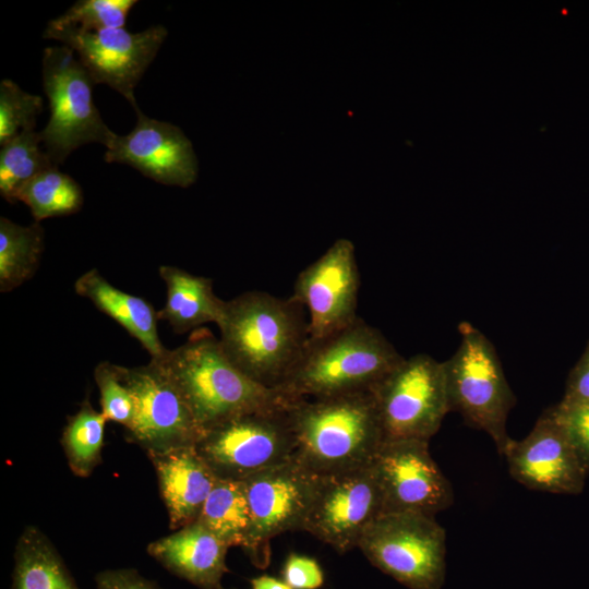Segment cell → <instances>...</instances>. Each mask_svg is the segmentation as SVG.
Masks as SVG:
<instances>
[{
    "mask_svg": "<svg viewBox=\"0 0 589 589\" xmlns=\"http://www.w3.org/2000/svg\"><path fill=\"white\" fill-rule=\"evenodd\" d=\"M217 326L231 362L271 389L283 385L310 340L306 311L299 302L259 290L226 301Z\"/></svg>",
    "mask_w": 589,
    "mask_h": 589,
    "instance_id": "obj_1",
    "label": "cell"
},
{
    "mask_svg": "<svg viewBox=\"0 0 589 589\" xmlns=\"http://www.w3.org/2000/svg\"><path fill=\"white\" fill-rule=\"evenodd\" d=\"M152 360L176 385L204 432L237 416L289 402L237 368L206 328L193 330L184 344Z\"/></svg>",
    "mask_w": 589,
    "mask_h": 589,
    "instance_id": "obj_2",
    "label": "cell"
},
{
    "mask_svg": "<svg viewBox=\"0 0 589 589\" xmlns=\"http://www.w3.org/2000/svg\"><path fill=\"white\" fill-rule=\"evenodd\" d=\"M293 459L327 474L369 465L384 443L371 392L289 401Z\"/></svg>",
    "mask_w": 589,
    "mask_h": 589,
    "instance_id": "obj_3",
    "label": "cell"
},
{
    "mask_svg": "<svg viewBox=\"0 0 589 589\" xmlns=\"http://www.w3.org/2000/svg\"><path fill=\"white\" fill-rule=\"evenodd\" d=\"M404 357L377 328L358 317L309 344L277 389L289 401L371 392Z\"/></svg>",
    "mask_w": 589,
    "mask_h": 589,
    "instance_id": "obj_4",
    "label": "cell"
},
{
    "mask_svg": "<svg viewBox=\"0 0 589 589\" xmlns=\"http://www.w3.org/2000/svg\"><path fill=\"white\" fill-rule=\"evenodd\" d=\"M460 344L443 362L450 411L491 436L503 455L512 438L506 422L516 397L490 339L469 322L458 326Z\"/></svg>",
    "mask_w": 589,
    "mask_h": 589,
    "instance_id": "obj_5",
    "label": "cell"
},
{
    "mask_svg": "<svg viewBox=\"0 0 589 589\" xmlns=\"http://www.w3.org/2000/svg\"><path fill=\"white\" fill-rule=\"evenodd\" d=\"M358 549L369 562L409 589H441L446 575V532L435 516L392 513L376 518Z\"/></svg>",
    "mask_w": 589,
    "mask_h": 589,
    "instance_id": "obj_6",
    "label": "cell"
},
{
    "mask_svg": "<svg viewBox=\"0 0 589 589\" xmlns=\"http://www.w3.org/2000/svg\"><path fill=\"white\" fill-rule=\"evenodd\" d=\"M94 84L71 48L63 45L45 49L43 85L50 118L40 135L56 166L84 144L95 142L107 147L116 135L94 104Z\"/></svg>",
    "mask_w": 589,
    "mask_h": 589,
    "instance_id": "obj_7",
    "label": "cell"
},
{
    "mask_svg": "<svg viewBox=\"0 0 589 589\" xmlns=\"http://www.w3.org/2000/svg\"><path fill=\"white\" fill-rule=\"evenodd\" d=\"M288 404L220 422L207 429L194 447L224 480L242 481L287 462L296 450Z\"/></svg>",
    "mask_w": 589,
    "mask_h": 589,
    "instance_id": "obj_8",
    "label": "cell"
},
{
    "mask_svg": "<svg viewBox=\"0 0 589 589\" xmlns=\"http://www.w3.org/2000/svg\"><path fill=\"white\" fill-rule=\"evenodd\" d=\"M371 394L384 442H429L450 411L444 364L425 353L404 358Z\"/></svg>",
    "mask_w": 589,
    "mask_h": 589,
    "instance_id": "obj_9",
    "label": "cell"
},
{
    "mask_svg": "<svg viewBox=\"0 0 589 589\" xmlns=\"http://www.w3.org/2000/svg\"><path fill=\"white\" fill-rule=\"evenodd\" d=\"M168 35L163 25L139 33L124 27L82 31L74 25H58L50 21L45 38L63 43L79 56L95 84H107L134 105V88Z\"/></svg>",
    "mask_w": 589,
    "mask_h": 589,
    "instance_id": "obj_10",
    "label": "cell"
},
{
    "mask_svg": "<svg viewBox=\"0 0 589 589\" xmlns=\"http://www.w3.org/2000/svg\"><path fill=\"white\" fill-rule=\"evenodd\" d=\"M320 476L291 459L242 480L252 518L245 553L255 567L264 569L269 565L274 537L302 531Z\"/></svg>",
    "mask_w": 589,
    "mask_h": 589,
    "instance_id": "obj_11",
    "label": "cell"
},
{
    "mask_svg": "<svg viewBox=\"0 0 589 589\" xmlns=\"http://www.w3.org/2000/svg\"><path fill=\"white\" fill-rule=\"evenodd\" d=\"M383 515V497L371 464L321 474L302 531L338 553L358 548L365 529Z\"/></svg>",
    "mask_w": 589,
    "mask_h": 589,
    "instance_id": "obj_12",
    "label": "cell"
},
{
    "mask_svg": "<svg viewBox=\"0 0 589 589\" xmlns=\"http://www.w3.org/2000/svg\"><path fill=\"white\" fill-rule=\"evenodd\" d=\"M123 382L135 400V416L125 429L128 438L146 454L195 446L204 434L172 381L154 361L120 365Z\"/></svg>",
    "mask_w": 589,
    "mask_h": 589,
    "instance_id": "obj_13",
    "label": "cell"
},
{
    "mask_svg": "<svg viewBox=\"0 0 589 589\" xmlns=\"http://www.w3.org/2000/svg\"><path fill=\"white\" fill-rule=\"evenodd\" d=\"M383 497V515L435 516L454 502L452 484L432 458L429 442H384L372 460Z\"/></svg>",
    "mask_w": 589,
    "mask_h": 589,
    "instance_id": "obj_14",
    "label": "cell"
},
{
    "mask_svg": "<svg viewBox=\"0 0 589 589\" xmlns=\"http://www.w3.org/2000/svg\"><path fill=\"white\" fill-rule=\"evenodd\" d=\"M359 287L354 245L348 239L336 240L298 274L291 297L308 313L311 340L333 335L359 317Z\"/></svg>",
    "mask_w": 589,
    "mask_h": 589,
    "instance_id": "obj_15",
    "label": "cell"
},
{
    "mask_svg": "<svg viewBox=\"0 0 589 589\" xmlns=\"http://www.w3.org/2000/svg\"><path fill=\"white\" fill-rule=\"evenodd\" d=\"M514 480L529 490L577 495L589 474L554 407L545 409L532 430L513 440L504 452Z\"/></svg>",
    "mask_w": 589,
    "mask_h": 589,
    "instance_id": "obj_16",
    "label": "cell"
},
{
    "mask_svg": "<svg viewBox=\"0 0 589 589\" xmlns=\"http://www.w3.org/2000/svg\"><path fill=\"white\" fill-rule=\"evenodd\" d=\"M134 128L116 134L107 146L105 160L132 166L145 177L166 184L188 188L197 178V158L191 141L180 128L144 115L137 104Z\"/></svg>",
    "mask_w": 589,
    "mask_h": 589,
    "instance_id": "obj_17",
    "label": "cell"
},
{
    "mask_svg": "<svg viewBox=\"0 0 589 589\" xmlns=\"http://www.w3.org/2000/svg\"><path fill=\"white\" fill-rule=\"evenodd\" d=\"M147 456L157 474L170 529L175 531L196 521L218 478L194 446Z\"/></svg>",
    "mask_w": 589,
    "mask_h": 589,
    "instance_id": "obj_18",
    "label": "cell"
},
{
    "mask_svg": "<svg viewBox=\"0 0 589 589\" xmlns=\"http://www.w3.org/2000/svg\"><path fill=\"white\" fill-rule=\"evenodd\" d=\"M228 549L196 520L151 542L147 553L167 570L200 589H224Z\"/></svg>",
    "mask_w": 589,
    "mask_h": 589,
    "instance_id": "obj_19",
    "label": "cell"
},
{
    "mask_svg": "<svg viewBox=\"0 0 589 589\" xmlns=\"http://www.w3.org/2000/svg\"><path fill=\"white\" fill-rule=\"evenodd\" d=\"M74 290L120 324L152 358L166 351L157 332V311L148 301L118 289L96 268L81 275L74 283Z\"/></svg>",
    "mask_w": 589,
    "mask_h": 589,
    "instance_id": "obj_20",
    "label": "cell"
},
{
    "mask_svg": "<svg viewBox=\"0 0 589 589\" xmlns=\"http://www.w3.org/2000/svg\"><path fill=\"white\" fill-rule=\"evenodd\" d=\"M159 275L167 296L157 318L169 323L178 334L195 330L207 323H219L225 302L213 290V280L176 266L161 265Z\"/></svg>",
    "mask_w": 589,
    "mask_h": 589,
    "instance_id": "obj_21",
    "label": "cell"
},
{
    "mask_svg": "<svg viewBox=\"0 0 589 589\" xmlns=\"http://www.w3.org/2000/svg\"><path fill=\"white\" fill-rule=\"evenodd\" d=\"M12 589H80L59 552L35 526L21 533L15 551Z\"/></svg>",
    "mask_w": 589,
    "mask_h": 589,
    "instance_id": "obj_22",
    "label": "cell"
},
{
    "mask_svg": "<svg viewBox=\"0 0 589 589\" xmlns=\"http://www.w3.org/2000/svg\"><path fill=\"white\" fill-rule=\"evenodd\" d=\"M225 544L248 549L252 518L243 481L217 479L197 518Z\"/></svg>",
    "mask_w": 589,
    "mask_h": 589,
    "instance_id": "obj_23",
    "label": "cell"
},
{
    "mask_svg": "<svg viewBox=\"0 0 589 589\" xmlns=\"http://www.w3.org/2000/svg\"><path fill=\"white\" fill-rule=\"evenodd\" d=\"M44 250V229L37 221L21 226L0 217V291L9 292L36 273Z\"/></svg>",
    "mask_w": 589,
    "mask_h": 589,
    "instance_id": "obj_24",
    "label": "cell"
},
{
    "mask_svg": "<svg viewBox=\"0 0 589 589\" xmlns=\"http://www.w3.org/2000/svg\"><path fill=\"white\" fill-rule=\"evenodd\" d=\"M108 420L85 399L63 429L61 444L71 471L87 478L101 461L105 425Z\"/></svg>",
    "mask_w": 589,
    "mask_h": 589,
    "instance_id": "obj_25",
    "label": "cell"
},
{
    "mask_svg": "<svg viewBox=\"0 0 589 589\" xmlns=\"http://www.w3.org/2000/svg\"><path fill=\"white\" fill-rule=\"evenodd\" d=\"M35 221L67 216L79 212L84 196L80 184L58 167L46 169L31 179L17 193Z\"/></svg>",
    "mask_w": 589,
    "mask_h": 589,
    "instance_id": "obj_26",
    "label": "cell"
},
{
    "mask_svg": "<svg viewBox=\"0 0 589 589\" xmlns=\"http://www.w3.org/2000/svg\"><path fill=\"white\" fill-rule=\"evenodd\" d=\"M40 132L25 130L1 146L0 193L9 203H16L19 191L35 176L56 166L41 149Z\"/></svg>",
    "mask_w": 589,
    "mask_h": 589,
    "instance_id": "obj_27",
    "label": "cell"
},
{
    "mask_svg": "<svg viewBox=\"0 0 589 589\" xmlns=\"http://www.w3.org/2000/svg\"><path fill=\"white\" fill-rule=\"evenodd\" d=\"M43 98L22 91L11 80L0 83V145L25 130H34Z\"/></svg>",
    "mask_w": 589,
    "mask_h": 589,
    "instance_id": "obj_28",
    "label": "cell"
},
{
    "mask_svg": "<svg viewBox=\"0 0 589 589\" xmlns=\"http://www.w3.org/2000/svg\"><path fill=\"white\" fill-rule=\"evenodd\" d=\"M136 3L135 0H80L51 21L58 25H74L88 32L121 28Z\"/></svg>",
    "mask_w": 589,
    "mask_h": 589,
    "instance_id": "obj_29",
    "label": "cell"
},
{
    "mask_svg": "<svg viewBox=\"0 0 589 589\" xmlns=\"http://www.w3.org/2000/svg\"><path fill=\"white\" fill-rule=\"evenodd\" d=\"M94 378L100 394L101 412L107 420L128 429L135 416V400L121 377L120 365L99 362Z\"/></svg>",
    "mask_w": 589,
    "mask_h": 589,
    "instance_id": "obj_30",
    "label": "cell"
},
{
    "mask_svg": "<svg viewBox=\"0 0 589 589\" xmlns=\"http://www.w3.org/2000/svg\"><path fill=\"white\" fill-rule=\"evenodd\" d=\"M281 577L292 589H318L324 584V573L317 561L297 553L286 558Z\"/></svg>",
    "mask_w": 589,
    "mask_h": 589,
    "instance_id": "obj_31",
    "label": "cell"
},
{
    "mask_svg": "<svg viewBox=\"0 0 589 589\" xmlns=\"http://www.w3.org/2000/svg\"><path fill=\"white\" fill-rule=\"evenodd\" d=\"M589 401V341L570 370L565 385L564 395L554 407L560 412L568 411Z\"/></svg>",
    "mask_w": 589,
    "mask_h": 589,
    "instance_id": "obj_32",
    "label": "cell"
},
{
    "mask_svg": "<svg viewBox=\"0 0 589 589\" xmlns=\"http://www.w3.org/2000/svg\"><path fill=\"white\" fill-rule=\"evenodd\" d=\"M554 410L589 471V401L565 412Z\"/></svg>",
    "mask_w": 589,
    "mask_h": 589,
    "instance_id": "obj_33",
    "label": "cell"
},
{
    "mask_svg": "<svg viewBox=\"0 0 589 589\" xmlns=\"http://www.w3.org/2000/svg\"><path fill=\"white\" fill-rule=\"evenodd\" d=\"M97 589H161L133 568L106 569L95 577Z\"/></svg>",
    "mask_w": 589,
    "mask_h": 589,
    "instance_id": "obj_34",
    "label": "cell"
},
{
    "mask_svg": "<svg viewBox=\"0 0 589 589\" xmlns=\"http://www.w3.org/2000/svg\"><path fill=\"white\" fill-rule=\"evenodd\" d=\"M252 589H292L283 579L263 575L250 580Z\"/></svg>",
    "mask_w": 589,
    "mask_h": 589,
    "instance_id": "obj_35",
    "label": "cell"
},
{
    "mask_svg": "<svg viewBox=\"0 0 589 589\" xmlns=\"http://www.w3.org/2000/svg\"><path fill=\"white\" fill-rule=\"evenodd\" d=\"M225 589V588H224Z\"/></svg>",
    "mask_w": 589,
    "mask_h": 589,
    "instance_id": "obj_36",
    "label": "cell"
}]
</instances>
